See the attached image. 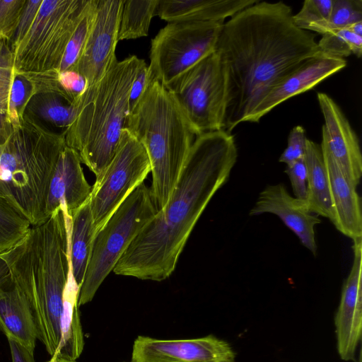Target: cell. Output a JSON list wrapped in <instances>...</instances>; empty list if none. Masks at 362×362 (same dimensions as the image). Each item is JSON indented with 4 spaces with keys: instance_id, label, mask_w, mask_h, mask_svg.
Segmentation results:
<instances>
[{
    "instance_id": "d4e9b609",
    "label": "cell",
    "mask_w": 362,
    "mask_h": 362,
    "mask_svg": "<svg viewBox=\"0 0 362 362\" xmlns=\"http://www.w3.org/2000/svg\"><path fill=\"white\" fill-rule=\"evenodd\" d=\"M78 293L79 287L70 271L64 291L61 345L57 355L52 358L76 360L83 350L84 340L78 305Z\"/></svg>"
},
{
    "instance_id": "3957f363",
    "label": "cell",
    "mask_w": 362,
    "mask_h": 362,
    "mask_svg": "<svg viewBox=\"0 0 362 362\" xmlns=\"http://www.w3.org/2000/svg\"><path fill=\"white\" fill-rule=\"evenodd\" d=\"M69 231V216L62 206L0 254L11 281L28 303L37 339L51 357L57 355L62 341L64 291L71 270Z\"/></svg>"
},
{
    "instance_id": "d590c367",
    "label": "cell",
    "mask_w": 362,
    "mask_h": 362,
    "mask_svg": "<svg viewBox=\"0 0 362 362\" xmlns=\"http://www.w3.org/2000/svg\"><path fill=\"white\" fill-rule=\"evenodd\" d=\"M307 140L305 129L300 125L294 127L288 134L287 146L280 156L279 161L289 165L303 158Z\"/></svg>"
},
{
    "instance_id": "ab89813d",
    "label": "cell",
    "mask_w": 362,
    "mask_h": 362,
    "mask_svg": "<svg viewBox=\"0 0 362 362\" xmlns=\"http://www.w3.org/2000/svg\"><path fill=\"white\" fill-rule=\"evenodd\" d=\"M12 362H35L34 354L16 341L7 338Z\"/></svg>"
},
{
    "instance_id": "7a4b0ae2",
    "label": "cell",
    "mask_w": 362,
    "mask_h": 362,
    "mask_svg": "<svg viewBox=\"0 0 362 362\" xmlns=\"http://www.w3.org/2000/svg\"><path fill=\"white\" fill-rule=\"evenodd\" d=\"M237 158L231 133L218 130L196 136L166 205L132 241L114 273L156 281L169 277L194 226L227 182Z\"/></svg>"
},
{
    "instance_id": "52a82bcc",
    "label": "cell",
    "mask_w": 362,
    "mask_h": 362,
    "mask_svg": "<svg viewBox=\"0 0 362 362\" xmlns=\"http://www.w3.org/2000/svg\"><path fill=\"white\" fill-rule=\"evenodd\" d=\"M158 209L143 182L119 206L96 233L79 289L78 305L90 302L101 284Z\"/></svg>"
},
{
    "instance_id": "1f68e13d",
    "label": "cell",
    "mask_w": 362,
    "mask_h": 362,
    "mask_svg": "<svg viewBox=\"0 0 362 362\" xmlns=\"http://www.w3.org/2000/svg\"><path fill=\"white\" fill-rule=\"evenodd\" d=\"M332 5V0H305L300 10L293 15V21L298 28L308 31L310 25L329 18Z\"/></svg>"
},
{
    "instance_id": "ba28073f",
    "label": "cell",
    "mask_w": 362,
    "mask_h": 362,
    "mask_svg": "<svg viewBox=\"0 0 362 362\" xmlns=\"http://www.w3.org/2000/svg\"><path fill=\"white\" fill-rule=\"evenodd\" d=\"M87 0H42L26 35L13 48L16 74L58 71Z\"/></svg>"
},
{
    "instance_id": "f1b7e54d",
    "label": "cell",
    "mask_w": 362,
    "mask_h": 362,
    "mask_svg": "<svg viewBox=\"0 0 362 362\" xmlns=\"http://www.w3.org/2000/svg\"><path fill=\"white\" fill-rule=\"evenodd\" d=\"M30 227V222L0 195V254L20 242Z\"/></svg>"
},
{
    "instance_id": "e575fe53",
    "label": "cell",
    "mask_w": 362,
    "mask_h": 362,
    "mask_svg": "<svg viewBox=\"0 0 362 362\" xmlns=\"http://www.w3.org/2000/svg\"><path fill=\"white\" fill-rule=\"evenodd\" d=\"M57 93L71 102L77 100L87 87L85 78L78 71H58L56 77Z\"/></svg>"
},
{
    "instance_id": "484cf974",
    "label": "cell",
    "mask_w": 362,
    "mask_h": 362,
    "mask_svg": "<svg viewBox=\"0 0 362 362\" xmlns=\"http://www.w3.org/2000/svg\"><path fill=\"white\" fill-rule=\"evenodd\" d=\"M158 2L159 0H124L117 40L147 36Z\"/></svg>"
},
{
    "instance_id": "4fadbf2b",
    "label": "cell",
    "mask_w": 362,
    "mask_h": 362,
    "mask_svg": "<svg viewBox=\"0 0 362 362\" xmlns=\"http://www.w3.org/2000/svg\"><path fill=\"white\" fill-rule=\"evenodd\" d=\"M323 115L320 148L351 184L357 187L362 176V155L357 134L337 103L327 94L317 93Z\"/></svg>"
},
{
    "instance_id": "8992f818",
    "label": "cell",
    "mask_w": 362,
    "mask_h": 362,
    "mask_svg": "<svg viewBox=\"0 0 362 362\" xmlns=\"http://www.w3.org/2000/svg\"><path fill=\"white\" fill-rule=\"evenodd\" d=\"M64 134L49 130L24 117L0 147V195L31 224L46 216V199Z\"/></svg>"
},
{
    "instance_id": "83f0119b",
    "label": "cell",
    "mask_w": 362,
    "mask_h": 362,
    "mask_svg": "<svg viewBox=\"0 0 362 362\" xmlns=\"http://www.w3.org/2000/svg\"><path fill=\"white\" fill-rule=\"evenodd\" d=\"M96 4L97 0H87L81 19L65 49L59 71H76L94 21Z\"/></svg>"
},
{
    "instance_id": "ffe728a7",
    "label": "cell",
    "mask_w": 362,
    "mask_h": 362,
    "mask_svg": "<svg viewBox=\"0 0 362 362\" xmlns=\"http://www.w3.org/2000/svg\"><path fill=\"white\" fill-rule=\"evenodd\" d=\"M257 0H159L156 14L166 21L223 23Z\"/></svg>"
},
{
    "instance_id": "5bb4252c",
    "label": "cell",
    "mask_w": 362,
    "mask_h": 362,
    "mask_svg": "<svg viewBox=\"0 0 362 362\" xmlns=\"http://www.w3.org/2000/svg\"><path fill=\"white\" fill-rule=\"evenodd\" d=\"M124 0H97L94 21L76 71L87 87L98 82L117 60L115 55Z\"/></svg>"
},
{
    "instance_id": "7bdbcfd3",
    "label": "cell",
    "mask_w": 362,
    "mask_h": 362,
    "mask_svg": "<svg viewBox=\"0 0 362 362\" xmlns=\"http://www.w3.org/2000/svg\"><path fill=\"white\" fill-rule=\"evenodd\" d=\"M130 362H132V361H130Z\"/></svg>"
},
{
    "instance_id": "60d3db41",
    "label": "cell",
    "mask_w": 362,
    "mask_h": 362,
    "mask_svg": "<svg viewBox=\"0 0 362 362\" xmlns=\"http://www.w3.org/2000/svg\"><path fill=\"white\" fill-rule=\"evenodd\" d=\"M10 279L8 267L6 261L0 255V287L6 284Z\"/></svg>"
},
{
    "instance_id": "4dcf8cb0",
    "label": "cell",
    "mask_w": 362,
    "mask_h": 362,
    "mask_svg": "<svg viewBox=\"0 0 362 362\" xmlns=\"http://www.w3.org/2000/svg\"><path fill=\"white\" fill-rule=\"evenodd\" d=\"M359 21H362L361 0H332L329 18L323 22L310 25L308 31L322 35L347 28Z\"/></svg>"
},
{
    "instance_id": "836d02e7",
    "label": "cell",
    "mask_w": 362,
    "mask_h": 362,
    "mask_svg": "<svg viewBox=\"0 0 362 362\" xmlns=\"http://www.w3.org/2000/svg\"><path fill=\"white\" fill-rule=\"evenodd\" d=\"M26 0H0V40L8 42L18 26Z\"/></svg>"
},
{
    "instance_id": "277c9868",
    "label": "cell",
    "mask_w": 362,
    "mask_h": 362,
    "mask_svg": "<svg viewBox=\"0 0 362 362\" xmlns=\"http://www.w3.org/2000/svg\"><path fill=\"white\" fill-rule=\"evenodd\" d=\"M140 60L135 55L117 60L74 102L75 117L64 132L66 145L78 153L81 163L95 174V182L114 157L126 127L129 92Z\"/></svg>"
},
{
    "instance_id": "5b68a950",
    "label": "cell",
    "mask_w": 362,
    "mask_h": 362,
    "mask_svg": "<svg viewBox=\"0 0 362 362\" xmlns=\"http://www.w3.org/2000/svg\"><path fill=\"white\" fill-rule=\"evenodd\" d=\"M125 128L146 151L152 173L149 189L160 210L179 180L195 133L174 95L158 81L148 85Z\"/></svg>"
},
{
    "instance_id": "2e32d148",
    "label": "cell",
    "mask_w": 362,
    "mask_h": 362,
    "mask_svg": "<svg viewBox=\"0 0 362 362\" xmlns=\"http://www.w3.org/2000/svg\"><path fill=\"white\" fill-rule=\"evenodd\" d=\"M346 66L344 59L322 53L310 57L281 78L253 112L250 122L260 119L279 104L306 92Z\"/></svg>"
},
{
    "instance_id": "8fae6325",
    "label": "cell",
    "mask_w": 362,
    "mask_h": 362,
    "mask_svg": "<svg viewBox=\"0 0 362 362\" xmlns=\"http://www.w3.org/2000/svg\"><path fill=\"white\" fill-rule=\"evenodd\" d=\"M149 173L151 164L144 147L123 129L114 157L100 180L92 186L90 205L96 233Z\"/></svg>"
},
{
    "instance_id": "d6a6232c",
    "label": "cell",
    "mask_w": 362,
    "mask_h": 362,
    "mask_svg": "<svg viewBox=\"0 0 362 362\" xmlns=\"http://www.w3.org/2000/svg\"><path fill=\"white\" fill-rule=\"evenodd\" d=\"M32 94L33 87L28 78L23 74L14 72L10 95V110L15 129L20 125L25 107Z\"/></svg>"
},
{
    "instance_id": "d6986e66",
    "label": "cell",
    "mask_w": 362,
    "mask_h": 362,
    "mask_svg": "<svg viewBox=\"0 0 362 362\" xmlns=\"http://www.w3.org/2000/svg\"><path fill=\"white\" fill-rule=\"evenodd\" d=\"M332 202L331 221L345 236L362 238L361 199L346 176L329 158L323 157Z\"/></svg>"
},
{
    "instance_id": "9a60e30c",
    "label": "cell",
    "mask_w": 362,
    "mask_h": 362,
    "mask_svg": "<svg viewBox=\"0 0 362 362\" xmlns=\"http://www.w3.org/2000/svg\"><path fill=\"white\" fill-rule=\"evenodd\" d=\"M354 259L334 316L337 349L344 361H355L362 329V238L353 240Z\"/></svg>"
},
{
    "instance_id": "ac0fdd59",
    "label": "cell",
    "mask_w": 362,
    "mask_h": 362,
    "mask_svg": "<svg viewBox=\"0 0 362 362\" xmlns=\"http://www.w3.org/2000/svg\"><path fill=\"white\" fill-rule=\"evenodd\" d=\"M78 153L66 146L52 175L46 199V216L62 206L71 216L90 197L92 186L85 178Z\"/></svg>"
},
{
    "instance_id": "e0dca14e",
    "label": "cell",
    "mask_w": 362,
    "mask_h": 362,
    "mask_svg": "<svg viewBox=\"0 0 362 362\" xmlns=\"http://www.w3.org/2000/svg\"><path fill=\"white\" fill-rule=\"evenodd\" d=\"M270 213L277 216L314 255L317 252L315 226L321 223L305 201L291 196L284 184L267 185L260 193L250 216Z\"/></svg>"
},
{
    "instance_id": "30bf717a",
    "label": "cell",
    "mask_w": 362,
    "mask_h": 362,
    "mask_svg": "<svg viewBox=\"0 0 362 362\" xmlns=\"http://www.w3.org/2000/svg\"><path fill=\"white\" fill-rule=\"evenodd\" d=\"M166 88L172 93L196 136L223 130L228 98L227 76L214 52Z\"/></svg>"
},
{
    "instance_id": "f546056e",
    "label": "cell",
    "mask_w": 362,
    "mask_h": 362,
    "mask_svg": "<svg viewBox=\"0 0 362 362\" xmlns=\"http://www.w3.org/2000/svg\"><path fill=\"white\" fill-rule=\"evenodd\" d=\"M317 45L322 54L332 57L344 59L353 54L360 58L362 55V35L349 27L322 34Z\"/></svg>"
},
{
    "instance_id": "cb8c5ba5",
    "label": "cell",
    "mask_w": 362,
    "mask_h": 362,
    "mask_svg": "<svg viewBox=\"0 0 362 362\" xmlns=\"http://www.w3.org/2000/svg\"><path fill=\"white\" fill-rule=\"evenodd\" d=\"M304 160L307 168V206L312 213L331 220L329 180L320 144L307 140Z\"/></svg>"
},
{
    "instance_id": "4316f807",
    "label": "cell",
    "mask_w": 362,
    "mask_h": 362,
    "mask_svg": "<svg viewBox=\"0 0 362 362\" xmlns=\"http://www.w3.org/2000/svg\"><path fill=\"white\" fill-rule=\"evenodd\" d=\"M13 78L12 50L8 41L0 40V147L7 142L15 130L10 110Z\"/></svg>"
},
{
    "instance_id": "7c38bea8",
    "label": "cell",
    "mask_w": 362,
    "mask_h": 362,
    "mask_svg": "<svg viewBox=\"0 0 362 362\" xmlns=\"http://www.w3.org/2000/svg\"><path fill=\"white\" fill-rule=\"evenodd\" d=\"M231 345L212 334L194 339H158L139 336L132 362H236Z\"/></svg>"
},
{
    "instance_id": "7402d4cb",
    "label": "cell",
    "mask_w": 362,
    "mask_h": 362,
    "mask_svg": "<svg viewBox=\"0 0 362 362\" xmlns=\"http://www.w3.org/2000/svg\"><path fill=\"white\" fill-rule=\"evenodd\" d=\"M69 259L73 278L80 287L96 235L89 199L69 216Z\"/></svg>"
},
{
    "instance_id": "44dd1931",
    "label": "cell",
    "mask_w": 362,
    "mask_h": 362,
    "mask_svg": "<svg viewBox=\"0 0 362 362\" xmlns=\"http://www.w3.org/2000/svg\"><path fill=\"white\" fill-rule=\"evenodd\" d=\"M0 330L34 354L37 336L33 315L25 298L11 279L0 287Z\"/></svg>"
},
{
    "instance_id": "74e56055",
    "label": "cell",
    "mask_w": 362,
    "mask_h": 362,
    "mask_svg": "<svg viewBox=\"0 0 362 362\" xmlns=\"http://www.w3.org/2000/svg\"><path fill=\"white\" fill-rule=\"evenodd\" d=\"M42 2V0H26L16 30L8 42L11 49L28 33L35 19Z\"/></svg>"
},
{
    "instance_id": "9c48e42d",
    "label": "cell",
    "mask_w": 362,
    "mask_h": 362,
    "mask_svg": "<svg viewBox=\"0 0 362 362\" xmlns=\"http://www.w3.org/2000/svg\"><path fill=\"white\" fill-rule=\"evenodd\" d=\"M222 24L169 22L151 40L148 85L158 81L166 88L214 52Z\"/></svg>"
},
{
    "instance_id": "8d00e7d4",
    "label": "cell",
    "mask_w": 362,
    "mask_h": 362,
    "mask_svg": "<svg viewBox=\"0 0 362 362\" xmlns=\"http://www.w3.org/2000/svg\"><path fill=\"white\" fill-rule=\"evenodd\" d=\"M285 173L290 180L294 197L305 201L307 198V168L304 157L286 165Z\"/></svg>"
},
{
    "instance_id": "b9f144b4",
    "label": "cell",
    "mask_w": 362,
    "mask_h": 362,
    "mask_svg": "<svg viewBox=\"0 0 362 362\" xmlns=\"http://www.w3.org/2000/svg\"><path fill=\"white\" fill-rule=\"evenodd\" d=\"M46 362H76V360H70V359H67V358H50L49 360H48Z\"/></svg>"
},
{
    "instance_id": "6da1fadb",
    "label": "cell",
    "mask_w": 362,
    "mask_h": 362,
    "mask_svg": "<svg viewBox=\"0 0 362 362\" xmlns=\"http://www.w3.org/2000/svg\"><path fill=\"white\" fill-rule=\"evenodd\" d=\"M215 52L228 83L223 130L250 122L270 90L304 60L320 54L315 35L298 28L283 1H259L222 24Z\"/></svg>"
},
{
    "instance_id": "603a6c76",
    "label": "cell",
    "mask_w": 362,
    "mask_h": 362,
    "mask_svg": "<svg viewBox=\"0 0 362 362\" xmlns=\"http://www.w3.org/2000/svg\"><path fill=\"white\" fill-rule=\"evenodd\" d=\"M76 107L73 102L54 92L33 93L28 100L23 117L58 133H63L74 120Z\"/></svg>"
},
{
    "instance_id": "f35d334b",
    "label": "cell",
    "mask_w": 362,
    "mask_h": 362,
    "mask_svg": "<svg viewBox=\"0 0 362 362\" xmlns=\"http://www.w3.org/2000/svg\"><path fill=\"white\" fill-rule=\"evenodd\" d=\"M147 86L148 66L144 60L141 59L129 92L128 102L129 112L133 110Z\"/></svg>"
}]
</instances>
